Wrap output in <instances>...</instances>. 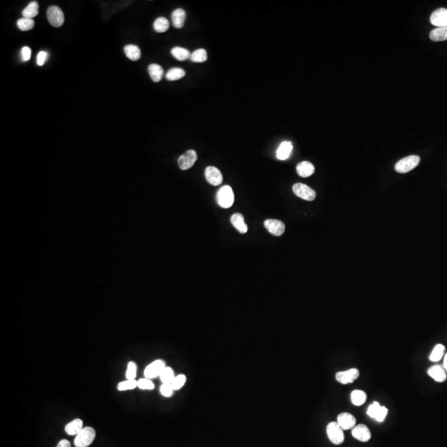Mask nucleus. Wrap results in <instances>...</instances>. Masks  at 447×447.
I'll use <instances>...</instances> for the list:
<instances>
[{
    "label": "nucleus",
    "instance_id": "38",
    "mask_svg": "<svg viewBox=\"0 0 447 447\" xmlns=\"http://www.w3.org/2000/svg\"><path fill=\"white\" fill-rule=\"evenodd\" d=\"M174 389L172 383H162L160 387V393L163 397H170L173 394Z\"/></svg>",
    "mask_w": 447,
    "mask_h": 447
},
{
    "label": "nucleus",
    "instance_id": "26",
    "mask_svg": "<svg viewBox=\"0 0 447 447\" xmlns=\"http://www.w3.org/2000/svg\"><path fill=\"white\" fill-rule=\"evenodd\" d=\"M350 400L355 406L363 405L366 402V393L362 390H354L350 394Z\"/></svg>",
    "mask_w": 447,
    "mask_h": 447
},
{
    "label": "nucleus",
    "instance_id": "36",
    "mask_svg": "<svg viewBox=\"0 0 447 447\" xmlns=\"http://www.w3.org/2000/svg\"><path fill=\"white\" fill-rule=\"evenodd\" d=\"M186 382H187V377H186V375H176L173 381H172V388H173L174 391L182 389V387L185 385Z\"/></svg>",
    "mask_w": 447,
    "mask_h": 447
},
{
    "label": "nucleus",
    "instance_id": "32",
    "mask_svg": "<svg viewBox=\"0 0 447 447\" xmlns=\"http://www.w3.org/2000/svg\"><path fill=\"white\" fill-rule=\"evenodd\" d=\"M175 377L176 376L174 374L173 369L171 367L166 366L165 369H163V371L160 375V379L162 381V383H172Z\"/></svg>",
    "mask_w": 447,
    "mask_h": 447
},
{
    "label": "nucleus",
    "instance_id": "16",
    "mask_svg": "<svg viewBox=\"0 0 447 447\" xmlns=\"http://www.w3.org/2000/svg\"><path fill=\"white\" fill-rule=\"evenodd\" d=\"M428 374L437 383H443L447 378V373L445 370L444 367L438 365V364L429 368Z\"/></svg>",
    "mask_w": 447,
    "mask_h": 447
},
{
    "label": "nucleus",
    "instance_id": "4",
    "mask_svg": "<svg viewBox=\"0 0 447 447\" xmlns=\"http://www.w3.org/2000/svg\"><path fill=\"white\" fill-rule=\"evenodd\" d=\"M420 160V156L416 155L406 156L396 163L395 171L398 173H407L419 164Z\"/></svg>",
    "mask_w": 447,
    "mask_h": 447
},
{
    "label": "nucleus",
    "instance_id": "41",
    "mask_svg": "<svg viewBox=\"0 0 447 447\" xmlns=\"http://www.w3.org/2000/svg\"><path fill=\"white\" fill-rule=\"evenodd\" d=\"M56 447H71L70 442L67 441L66 439H63L61 442H59Z\"/></svg>",
    "mask_w": 447,
    "mask_h": 447
},
{
    "label": "nucleus",
    "instance_id": "37",
    "mask_svg": "<svg viewBox=\"0 0 447 447\" xmlns=\"http://www.w3.org/2000/svg\"><path fill=\"white\" fill-rule=\"evenodd\" d=\"M138 388L143 389V390H153L155 388V386L151 379L144 378H140L138 381Z\"/></svg>",
    "mask_w": 447,
    "mask_h": 447
},
{
    "label": "nucleus",
    "instance_id": "29",
    "mask_svg": "<svg viewBox=\"0 0 447 447\" xmlns=\"http://www.w3.org/2000/svg\"><path fill=\"white\" fill-rule=\"evenodd\" d=\"M445 350H446V347L443 344H436V346L434 347L433 350L429 357L430 361L432 362H439L443 357Z\"/></svg>",
    "mask_w": 447,
    "mask_h": 447
},
{
    "label": "nucleus",
    "instance_id": "7",
    "mask_svg": "<svg viewBox=\"0 0 447 447\" xmlns=\"http://www.w3.org/2000/svg\"><path fill=\"white\" fill-rule=\"evenodd\" d=\"M47 16L51 25L53 26L55 28H59L64 23V14L62 9L57 6H52L48 8Z\"/></svg>",
    "mask_w": 447,
    "mask_h": 447
},
{
    "label": "nucleus",
    "instance_id": "35",
    "mask_svg": "<svg viewBox=\"0 0 447 447\" xmlns=\"http://www.w3.org/2000/svg\"><path fill=\"white\" fill-rule=\"evenodd\" d=\"M137 364L133 361L128 363L127 370H126V378L128 380H134L137 377Z\"/></svg>",
    "mask_w": 447,
    "mask_h": 447
},
{
    "label": "nucleus",
    "instance_id": "9",
    "mask_svg": "<svg viewBox=\"0 0 447 447\" xmlns=\"http://www.w3.org/2000/svg\"><path fill=\"white\" fill-rule=\"evenodd\" d=\"M197 160V154L196 151L190 149L178 158V166L182 170H188L192 168Z\"/></svg>",
    "mask_w": 447,
    "mask_h": 447
},
{
    "label": "nucleus",
    "instance_id": "27",
    "mask_svg": "<svg viewBox=\"0 0 447 447\" xmlns=\"http://www.w3.org/2000/svg\"><path fill=\"white\" fill-rule=\"evenodd\" d=\"M171 53L172 55L178 61H186L188 59L190 58V52L186 49V48H180V47H176V48H173L171 51Z\"/></svg>",
    "mask_w": 447,
    "mask_h": 447
},
{
    "label": "nucleus",
    "instance_id": "31",
    "mask_svg": "<svg viewBox=\"0 0 447 447\" xmlns=\"http://www.w3.org/2000/svg\"><path fill=\"white\" fill-rule=\"evenodd\" d=\"M207 52L205 49H198L196 50L193 53L190 55V60L192 62L196 63H201L207 61Z\"/></svg>",
    "mask_w": 447,
    "mask_h": 447
},
{
    "label": "nucleus",
    "instance_id": "13",
    "mask_svg": "<svg viewBox=\"0 0 447 447\" xmlns=\"http://www.w3.org/2000/svg\"><path fill=\"white\" fill-rule=\"evenodd\" d=\"M430 23L436 28L447 27V9H438L431 14L430 17Z\"/></svg>",
    "mask_w": 447,
    "mask_h": 447
},
{
    "label": "nucleus",
    "instance_id": "8",
    "mask_svg": "<svg viewBox=\"0 0 447 447\" xmlns=\"http://www.w3.org/2000/svg\"><path fill=\"white\" fill-rule=\"evenodd\" d=\"M165 362L162 360H156V361L149 363L148 366L146 367L144 370V377L149 379L155 378L156 377H160L163 369H165Z\"/></svg>",
    "mask_w": 447,
    "mask_h": 447
},
{
    "label": "nucleus",
    "instance_id": "10",
    "mask_svg": "<svg viewBox=\"0 0 447 447\" xmlns=\"http://www.w3.org/2000/svg\"><path fill=\"white\" fill-rule=\"evenodd\" d=\"M359 376H360L359 369L353 368V369H348L346 371L336 373L335 379L341 384H348V383H352L353 382H355Z\"/></svg>",
    "mask_w": 447,
    "mask_h": 447
},
{
    "label": "nucleus",
    "instance_id": "42",
    "mask_svg": "<svg viewBox=\"0 0 447 447\" xmlns=\"http://www.w3.org/2000/svg\"><path fill=\"white\" fill-rule=\"evenodd\" d=\"M443 367H444L445 370L447 373V353L444 356V361H443Z\"/></svg>",
    "mask_w": 447,
    "mask_h": 447
},
{
    "label": "nucleus",
    "instance_id": "6",
    "mask_svg": "<svg viewBox=\"0 0 447 447\" xmlns=\"http://www.w3.org/2000/svg\"><path fill=\"white\" fill-rule=\"evenodd\" d=\"M292 190L296 196L306 200V201H312L316 198V191L313 190L312 188H310V187L303 183L294 184L292 187Z\"/></svg>",
    "mask_w": 447,
    "mask_h": 447
},
{
    "label": "nucleus",
    "instance_id": "15",
    "mask_svg": "<svg viewBox=\"0 0 447 447\" xmlns=\"http://www.w3.org/2000/svg\"><path fill=\"white\" fill-rule=\"evenodd\" d=\"M337 423L343 430H352L356 426V419L352 414L342 413L337 416Z\"/></svg>",
    "mask_w": 447,
    "mask_h": 447
},
{
    "label": "nucleus",
    "instance_id": "12",
    "mask_svg": "<svg viewBox=\"0 0 447 447\" xmlns=\"http://www.w3.org/2000/svg\"><path fill=\"white\" fill-rule=\"evenodd\" d=\"M351 432L353 437L361 442H368L372 437L371 431L364 424L356 425Z\"/></svg>",
    "mask_w": 447,
    "mask_h": 447
},
{
    "label": "nucleus",
    "instance_id": "18",
    "mask_svg": "<svg viewBox=\"0 0 447 447\" xmlns=\"http://www.w3.org/2000/svg\"><path fill=\"white\" fill-rule=\"evenodd\" d=\"M230 221H231V223H232L235 229H237L238 231L241 233V234H245V233H247V231H248V226H247V224L244 223V218H243V215H241L240 213L234 214V215L231 216Z\"/></svg>",
    "mask_w": 447,
    "mask_h": 447
},
{
    "label": "nucleus",
    "instance_id": "3",
    "mask_svg": "<svg viewBox=\"0 0 447 447\" xmlns=\"http://www.w3.org/2000/svg\"><path fill=\"white\" fill-rule=\"evenodd\" d=\"M327 434L329 440L334 445H341L344 442V430L337 422H330L327 425Z\"/></svg>",
    "mask_w": 447,
    "mask_h": 447
},
{
    "label": "nucleus",
    "instance_id": "14",
    "mask_svg": "<svg viewBox=\"0 0 447 447\" xmlns=\"http://www.w3.org/2000/svg\"><path fill=\"white\" fill-rule=\"evenodd\" d=\"M207 182L213 186H219L223 182V176L221 171L215 167H208L205 171Z\"/></svg>",
    "mask_w": 447,
    "mask_h": 447
},
{
    "label": "nucleus",
    "instance_id": "24",
    "mask_svg": "<svg viewBox=\"0 0 447 447\" xmlns=\"http://www.w3.org/2000/svg\"><path fill=\"white\" fill-rule=\"evenodd\" d=\"M38 8H39L38 3L36 1H33L26 7L25 9L22 10V17L33 19L38 14Z\"/></svg>",
    "mask_w": 447,
    "mask_h": 447
},
{
    "label": "nucleus",
    "instance_id": "28",
    "mask_svg": "<svg viewBox=\"0 0 447 447\" xmlns=\"http://www.w3.org/2000/svg\"><path fill=\"white\" fill-rule=\"evenodd\" d=\"M170 27V23L166 17H160L155 20L154 23V30L156 33H165Z\"/></svg>",
    "mask_w": 447,
    "mask_h": 447
},
{
    "label": "nucleus",
    "instance_id": "25",
    "mask_svg": "<svg viewBox=\"0 0 447 447\" xmlns=\"http://www.w3.org/2000/svg\"><path fill=\"white\" fill-rule=\"evenodd\" d=\"M430 39L433 42H442L447 40V27L436 28L430 33Z\"/></svg>",
    "mask_w": 447,
    "mask_h": 447
},
{
    "label": "nucleus",
    "instance_id": "23",
    "mask_svg": "<svg viewBox=\"0 0 447 447\" xmlns=\"http://www.w3.org/2000/svg\"><path fill=\"white\" fill-rule=\"evenodd\" d=\"M124 53L131 61H138L141 58V51L136 45H127L124 47Z\"/></svg>",
    "mask_w": 447,
    "mask_h": 447
},
{
    "label": "nucleus",
    "instance_id": "39",
    "mask_svg": "<svg viewBox=\"0 0 447 447\" xmlns=\"http://www.w3.org/2000/svg\"><path fill=\"white\" fill-rule=\"evenodd\" d=\"M47 58H48V53L46 52H43V51L40 52L37 56H36V64L40 66V67H42L44 65Z\"/></svg>",
    "mask_w": 447,
    "mask_h": 447
},
{
    "label": "nucleus",
    "instance_id": "40",
    "mask_svg": "<svg viewBox=\"0 0 447 447\" xmlns=\"http://www.w3.org/2000/svg\"><path fill=\"white\" fill-rule=\"evenodd\" d=\"M32 51L28 47H24L22 49V61L28 62L31 58Z\"/></svg>",
    "mask_w": 447,
    "mask_h": 447
},
{
    "label": "nucleus",
    "instance_id": "34",
    "mask_svg": "<svg viewBox=\"0 0 447 447\" xmlns=\"http://www.w3.org/2000/svg\"><path fill=\"white\" fill-rule=\"evenodd\" d=\"M138 387V381L134 380H126L119 383L117 386V389L119 391H127V390H133L136 389Z\"/></svg>",
    "mask_w": 447,
    "mask_h": 447
},
{
    "label": "nucleus",
    "instance_id": "19",
    "mask_svg": "<svg viewBox=\"0 0 447 447\" xmlns=\"http://www.w3.org/2000/svg\"><path fill=\"white\" fill-rule=\"evenodd\" d=\"M83 429V421L79 418L73 420L66 426L65 430L69 436H76Z\"/></svg>",
    "mask_w": 447,
    "mask_h": 447
},
{
    "label": "nucleus",
    "instance_id": "11",
    "mask_svg": "<svg viewBox=\"0 0 447 447\" xmlns=\"http://www.w3.org/2000/svg\"><path fill=\"white\" fill-rule=\"evenodd\" d=\"M264 226L268 232L274 236H281L285 232V224L278 220H266L264 221Z\"/></svg>",
    "mask_w": 447,
    "mask_h": 447
},
{
    "label": "nucleus",
    "instance_id": "21",
    "mask_svg": "<svg viewBox=\"0 0 447 447\" xmlns=\"http://www.w3.org/2000/svg\"><path fill=\"white\" fill-rule=\"evenodd\" d=\"M172 24L176 28H182L184 26L185 20H186V12L184 9H177L174 10L173 13L172 14Z\"/></svg>",
    "mask_w": 447,
    "mask_h": 447
},
{
    "label": "nucleus",
    "instance_id": "5",
    "mask_svg": "<svg viewBox=\"0 0 447 447\" xmlns=\"http://www.w3.org/2000/svg\"><path fill=\"white\" fill-rule=\"evenodd\" d=\"M388 413V408L380 405L378 402H373L367 410V415L378 422H384Z\"/></svg>",
    "mask_w": 447,
    "mask_h": 447
},
{
    "label": "nucleus",
    "instance_id": "30",
    "mask_svg": "<svg viewBox=\"0 0 447 447\" xmlns=\"http://www.w3.org/2000/svg\"><path fill=\"white\" fill-rule=\"evenodd\" d=\"M185 75H186V72L182 68H172L167 73L166 78L168 79V81H177V80L183 78Z\"/></svg>",
    "mask_w": 447,
    "mask_h": 447
},
{
    "label": "nucleus",
    "instance_id": "22",
    "mask_svg": "<svg viewBox=\"0 0 447 447\" xmlns=\"http://www.w3.org/2000/svg\"><path fill=\"white\" fill-rule=\"evenodd\" d=\"M148 73L150 75L152 80L154 82H159L163 77V73L164 70L160 65L151 64L148 67Z\"/></svg>",
    "mask_w": 447,
    "mask_h": 447
},
{
    "label": "nucleus",
    "instance_id": "20",
    "mask_svg": "<svg viewBox=\"0 0 447 447\" xmlns=\"http://www.w3.org/2000/svg\"><path fill=\"white\" fill-rule=\"evenodd\" d=\"M292 148H293V147H292V144L291 142H288V141L282 142V143L280 144L278 148H277V159H288L289 156H290L291 153L292 151Z\"/></svg>",
    "mask_w": 447,
    "mask_h": 447
},
{
    "label": "nucleus",
    "instance_id": "33",
    "mask_svg": "<svg viewBox=\"0 0 447 447\" xmlns=\"http://www.w3.org/2000/svg\"><path fill=\"white\" fill-rule=\"evenodd\" d=\"M34 24H35V22H34V19H29V18H25V17L20 18V19L17 20V26L21 31H29V30H31L34 28Z\"/></svg>",
    "mask_w": 447,
    "mask_h": 447
},
{
    "label": "nucleus",
    "instance_id": "2",
    "mask_svg": "<svg viewBox=\"0 0 447 447\" xmlns=\"http://www.w3.org/2000/svg\"><path fill=\"white\" fill-rule=\"evenodd\" d=\"M216 200L220 206L224 209H228L231 207L235 201V195L232 188L229 186H224L218 190Z\"/></svg>",
    "mask_w": 447,
    "mask_h": 447
},
{
    "label": "nucleus",
    "instance_id": "1",
    "mask_svg": "<svg viewBox=\"0 0 447 447\" xmlns=\"http://www.w3.org/2000/svg\"><path fill=\"white\" fill-rule=\"evenodd\" d=\"M95 436L96 433L94 428L90 427L84 428L76 435L74 445L76 447H89L95 441Z\"/></svg>",
    "mask_w": 447,
    "mask_h": 447
},
{
    "label": "nucleus",
    "instance_id": "17",
    "mask_svg": "<svg viewBox=\"0 0 447 447\" xmlns=\"http://www.w3.org/2000/svg\"><path fill=\"white\" fill-rule=\"evenodd\" d=\"M315 172V167L313 166L312 163L310 162H300L296 166V172L302 177H308L314 173Z\"/></svg>",
    "mask_w": 447,
    "mask_h": 447
}]
</instances>
